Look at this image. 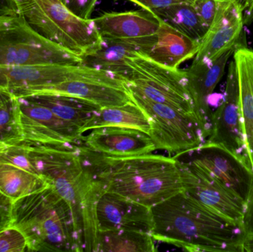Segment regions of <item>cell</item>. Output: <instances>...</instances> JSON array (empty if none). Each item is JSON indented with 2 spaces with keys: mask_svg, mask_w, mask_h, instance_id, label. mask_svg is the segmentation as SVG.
<instances>
[{
  "mask_svg": "<svg viewBox=\"0 0 253 252\" xmlns=\"http://www.w3.org/2000/svg\"><path fill=\"white\" fill-rule=\"evenodd\" d=\"M23 141L17 101L16 98L12 97L0 108V143L11 145Z\"/></svg>",
  "mask_w": 253,
  "mask_h": 252,
  "instance_id": "cell-28",
  "label": "cell"
},
{
  "mask_svg": "<svg viewBox=\"0 0 253 252\" xmlns=\"http://www.w3.org/2000/svg\"><path fill=\"white\" fill-rule=\"evenodd\" d=\"M244 17L236 0H218V10L195 59L214 61L236 47L242 39Z\"/></svg>",
  "mask_w": 253,
  "mask_h": 252,
  "instance_id": "cell-17",
  "label": "cell"
},
{
  "mask_svg": "<svg viewBox=\"0 0 253 252\" xmlns=\"http://www.w3.org/2000/svg\"><path fill=\"white\" fill-rule=\"evenodd\" d=\"M128 64L130 69L126 81L129 91L200 118L189 91L185 70L163 66L141 55Z\"/></svg>",
  "mask_w": 253,
  "mask_h": 252,
  "instance_id": "cell-8",
  "label": "cell"
},
{
  "mask_svg": "<svg viewBox=\"0 0 253 252\" xmlns=\"http://www.w3.org/2000/svg\"><path fill=\"white\" fill-rule=\"evenodd\" d=\"M93 19L102 38L143 41L157 34L161 21L150 10L105 13Z\"/></svg>",
  "mask_w": 253,
  "mask_h": 252,
  "instance_id": "cell-21",
  "label": "cell"
},
{
  "mask_svg": "<svg viewBox=\"0 0 253 252\" xmlns=\"http://www.w3.org/2000/svg\"><path fill=\"white\" fill-rule=\"evenodd\" d=\"M184 193L216 216L242 226L247 203L212 179L202 167L178 158Z\"/></svg>",
  "mask_w": 253,
  "mask_h": 252,
  "instance_id": "cell-10",
  "label": "cell"
},
{
  "mask_svg": "<svg viewBox=\"0 0 253 252\" xmlns=\"http://www.w3.org/2000/svg\"><path fill=\"white\" fill-rule=\"evenodd\" d=\"M150 11L153 12L161 22L197 41L203 39L209 28L202 22L193 4L188 3L173 4Z\"/></svg>",
  "mask_w": 253,
  "mask_h": 252,
  "instance_id": "cell-26",
  "label": "cell"
},
{
  "mask_svg": "<svg viewBox=\"0 0 253 252\" xmlns=\"http://www.w3.org/2000/svg\"><path fill=\"white\" fill-rule=\"evenodd\" d=\"M128 1L137 4L141 8L152 10L153 9L168 7L173 4H182V3L192 4L194 0H128Z\"/></svg>",
  "mask_w": 253,
  "mask_h": 252,
  "instance_id": "cell-33",
  "label": "cell"
},
{
  "mask_svg": "<svg viewBox=\"0 0 253 252\" xmlns=\"http://www.w3.org/2000/svg\"><path fill=\"white\" fill-rule=\"evenodd\" d=\"M16 99L24 142L50 145L81 142L80 127L61 119L47 107L28 97Z\"/></svg>",
  "mask_w": 253,
  "mask_h": 252,
  "instance_id": "cell-12",
  "label": "cell"
},
{
  "mask_svg": "<svg viewBox=\"0 0 253 252\" xmlns=\"http://www.w3.org/2000/svg\"><path fill=\"white\" fill-rule=\"evenodd\" d=\"M237 1L241 4L243 10L245 25L251 24L253 21V0H238Z\"/></svg>",
  "mask_w": 253,
  "mask_h": 252,
  "instance_id": "cell-35",
  "label": "cell"
},
{
  "mask_svg": "<svg viewBox=\"0 0 253 252\" xmlns=\"http://www.w3.org/2000/svg\"><path fill=\"white\" fill-rule=\"evenodd\" d=\"M12 12L0 13V67L81 64L79 55L42 36Z\"/></svg>",
  "mask_w": 253,
  "mask_h": 252,
  "instance_id": "cell-6",
  "label": "cell"
},
{
  "mask_svg": "<svg viewBox=\"0 0 253 252\" xmlns=\"http://www.w3.org/2000/svg\"><path fill=\"white\" fill-rule=\"evenodd\" d=\"M192 4L202 22L209 28L216 15L218 0H194Z\"/></svg>",
  "mask_w": 253,
  "mask_h": 252,
  "instance_id": "cell-30",
  "label": "cell"
},
{
  "mask_svg": "<svg viewBox=\"0 0 253 252\" xmlns=\"http://www.w3.org/2000/svg\"><path fill=\"white\" fill-rule=\"evenodd\" d=\"M69 10L83 19H90V15L94 10L99 0H62Z\"/></svg>",
  "mask_w": 253,
  "mask_h": 252,
  "instance_id": "cell-31",
  "label": "cell"
},
{
  "mask_svg": "<svg viewBox=\"0 0 253 252\" xmlns=\"http://www.w3.org/2000/svg\"><path fill=\"white\" fill-rule=\"evenodd\" d=\"M156 35L143 41L102 38L99 44L80 56V65L110 72L126 81L130 69L129 61L144 55L154 42Z\"/></svg>",
  "mask_w": 253,
  "mask_h": 252,
  "instance_id": "cell-18",
  "label": "cell"
},
{
  "mask_svg": "<svg viewBox=\"0 0 253 252\" xmlns=\"http://www.w3.org/2000/svg\"><path fill=\"white\" fill-rule=\"evenodd\" d=\"M236 47L226 52L214 61L195 59L191 66L185 70L187 86L196 112L205 125L209 128L210 132L212 113L210 105V99L224 75L227 62L234 53Z\"/></svg>",
  "mask_w": 253,
  "mask_h": 252,
  "instance_id": "cell-20",
  "label": "cell"
},
{
  "mask_svg": "<svg viewBox=\"0 0 253 252\" xmlns=\"http://www.w3.org/2000/svg\"><path fill=\"white\" fill-rule=\"evenodd\" d=\"M25 97L47 107L61 119L80 127V132L101 108L83 99L53 93H39Z\"/></svg>",
  "mask_w": 253,
  "mask_h": 252,
  "instance_id": "cell-25",
  "label": "cell"
},
{
  "mask_svg": "<svg viewBox=\"0 0 253 252\" xmlns=\"http://www.w3.org/2000/svg\"><path fill=\"white\" fill-rule=\"evenodd\" d=\"M12 10L42 36L81 56L102 41L93 19L73 13L62 0H10Z\"/></svg>",
  "mask_w": 253,
  "mask_h": 252,
  "instance_id": "cell-5",
  "label": "cell"
},
{
  "mask_svg": "<svg viewBox=\"0 0 253 252\" xmlns=\"http://www.w3.org/2000/svg\"><path fill=\"white\" fill-rule=\"evenodd\" d=\"M10 225L25 235L30 252H84L71 208L50 185L13 203Z\"/></svg>",
  "mask_w": 253,
  "mask_h": 252,
  "instance_id": "cell-4",
  "label": "cell"
},
{
  "mask_svg": "<svg viewBox=\"0 0 253 252\" xmlns=\"http://www.w3.org/2000/svg\"><path fill=\"white\" fill-rule=\"evenodd\" d=\"M154 241L187 252H243V228L192 199L184 192L151 207Z\"/></svg>",
  "mask_w": 253,
  "mask_h": 252,
  "instance_id": "cell-2",
  "label": "cell"
},
{
  "mask_svg": "<svg viewBox=\"0 0 253 252\" xmlns=\"http://www.w3.org/2000/svg\"><path fill=\"white\" fill-rule=\"evenodd\" d=\"M129 93L132 102L150 121L149 136L156 149L177 155L193 150L206 142L210 130L199 117L153 102L138 93Z\"/></svg>",
  "mask_w": 253,
  "mask_h": 252,
  "instance_id": "cell-7",
  "label": "cell"
},
{
  "mask_svg": "<svg viewBox=\"0 0 253 252\" xmlns=\"http://www.w3.org/2000/svg\"><path fill=\"white\" fill-rule=\"evenodd\" d=\"M243 252H253V237H246L243 244Z\"/></svg>",
  "mask_w": 253,
  "mask_h": 252,
  "instance_id": "cell-36",
  "label": "cell"
},
{
  "mask_svg": "<svg viewBox=\"0 0 253 252\" xmlns=\"http://www.w3.org/2000/svg\"><path fill=\"white\" fill-rule=\"evenodd\" d=\"M106 127L135 129L149 135L150 123L142 109L132 101L120 106L100 108L86 123L81 133Z\"/></svg>",
  "mask_w": 253,
  "mask_h": 252,
  "instance_id": "cell-24",
  "label": "cell"
},
{
  "mask_svg": "<svg viewBox=\"0 0 253 252\" xmlns=\"http://www.w3.org/2000/svg\"><path fill=\"white\" fill-rule=\"evenodd\" d=\"M8 146L0 143V155ZM13 202L0 192V228L10 226L11 220V210Z\"/></svg>",
  "mask_w": 253,
  "mask_h": 252,
  "instance_id": "cell-32",
  "label": "cell"
},
{
  "mask_svg": "<svg viewBox=\"0 0 253 252\" xmlns=\"http://www.w3.org/2000/svg\"><path fill=\"white\" fill-rule=\"evenodd\" d=\"M13 96H10L8 93H4V92L0 91V108L4 105L9 99H11Z\"/></svg>",
  "mask_w": 253,
  "mask_h": 252,
  "instance_id": "cell-37",
  "label": "cell"
},
{
  "mask_svg": "<svg viewBox=\"0 0 253 252\" xmlns=\"http://www.w3.org/2000/svg\"><path fill=\"white\" fill-rule=\"evenodd\" d=\"M83 65H21L0 67V91L14 98L32 96L54 84L93 73Z\"/></svg>",
  "mask_w": 253,
  "mask_h": 252,
  "instance_id": "cell-11",
  "label": "cell"
},
{
  "mask_svg": "<svg viewBox=\"0 0 253 252\" xmlns=\"http://www.w3.org/2000/svg\"><path fill=\"white\" fill-rule=\"evenodd\" d=\"M244 42L242 40L238 44L233 55L239 80L246 157L253 171V50Z\"/></svg>",
  "mask_w": 253,
  "mask_h": 252,
  "instance_id": "cell-23",
  "label": "cell"
},
{
  "mask_svg": "<svg viewBox=\"0 0 253 252\" xmlns=\"http://www.w3.org/2000/svg\"><path fill=\"white\" fill-rule=\"evenodd\" d=\"M242 228L246 237H253V196L247 204Z\"/></svg>",
  "mask_w": 253,
  "mask_h": 252,
  "instance_id": "cell-34",
  "label": "cell"
},
{
  "mask_svg": "<svg viewBox=\"0 0 253 252\" xmlns=\"http://www.w3.org/2000/svg\"><path fill=\"white\" fill-rule=\"evenodd\" d=\"M48 185L37 171L26 142L8 145L0 155V192L12 202Z\"/></svg>",
  "mask_w": 253,
  "mask_h": 252,
  "instance_id": "cell-16",
  "label": "cell"
},
{
  "mask_svg": "<svg viewBox=\"0 0 253 252\" xmlns=\"http://www.w3.org/2000/svg\"><path fill=\"white\" fill-rule=\"evenodd\" d=\"M80 143L94 152L110 156H135L156 150L149 135L124 127L93 129L87 136H83Z\"/></svg>",
  "mask_w": 253,
  "mask_h": 252,
  "instance_id": "cell-19",
  "label": "cell"
},
{
  "mask_svg": "<svg viewBox=\"0 0 253 252\" xmlns=\"http://www.w3.org/2000/svg\"><path fill=\"white\" fill-rule=\"evenodd\" d=\"M39 93H53L78 98L101 108L120 106L132 102L126 81L114 74L100 70L89 75L50 86Z\"/></svg>",
  "mask_w": 253,
  "mask_h": 252,
  "instance_id": "cell-14",
  "label": "cell"
},
{
  "mask_svg": "<svg viewBox=\"0 0 253 252\" xmlns=\"http://www.w3.org/2000/svg\"><path fill=\"white\" fill-rule=\"evenodd\" d=\"M80 146L86 169L107 192L151 208L184 191L175 157L151 153L110 156Z\"/></svg>",
  "mask_w": 253,
  "mask_h": 252,
  "instance_id": "cell-1",
  "label": "cell"
},
{
  "mask_svg": "<svg viewBox=\"0 0 253 252\" xmlns=\"http://www.w3.org/2000/svg\"><path fill=\"white\" fill-rule=\"evenodd\" d=\"M93 214L98 233L114 230L151 232V208L118 194L107 192L100 185Z\"/></svg>",
  "mask_w": 253,
  "mask_h": 252,
  "instance_id": "cell-15",
  "label": "cell"
},
{
  "mask_svg": "<svg viewBox=\"0 0 253 252\" xmlns=\"http://www.w3.org/2000/svg\"><path fill=\"white\" fill-rule=\"evenodd\" d=\"M40 176L71 208L84 241L94 237L93 208L98 183L86 169L80 144H37L26 142Z\"/></svg>",
  "mask_w": 253,
  "mask_h": 252,
  "instance_id": "cell-3",
  "label": "cell"
},
{
  "mask_svg": "<svg viewBox=\"0 0 253 252\" xmlns=\"http://www.w3.org/2000/svg\"><path fill=\"white\" fill-rule=\"evenodd\" d=\"M157 251L150 233L134 230L99 232L95 252H153Z\"/></svg>",
  "mask_w": 253,
  "mask_h": 252,
  "instance_id": "cell-27",
  "label": "cell"
},
{
  "mask_svg": "<svg viewBox=\"0 0 253 252\" xmlns=\"http://www.w3.org/2000/svg\"><path fill=\"white\" fill-rule=\"evenodd\" d=\"M206 142L221 145L247 159L239 80L233 59L228 68L224 99L211 115Z\"/></svg>",
  "mask_w": 253,
  "mask_h": 252,
  "instance_id": "cell-13",
  "label": "cell"
},
{
  "mask_svg": "<svg viewBox=\"0 0 253 252\" xmlns=\"http://www.w3.org/2000/svg\"><path fill=\"white\" fill-rule=\"evenodd\" d=\"M30 252L25 235L15 226L0 228V252Z\"/></svg>",
  "mask_w": 253,
  "mask_h": 252,
  "instance_id": "cell-29",
  "label": "cell"
},
{
  "mask_svg": "<svg viewBox=\"0 0 253 252\" xmlns=\"http://www.w3.org/2000/svg\"><path fill=\"white\" fill-rule=\"evenodd\" d=\"M201 41L161 22L154 43L144 56L159 65L175 69L182 62L196 56Z\"/></svg>",
  "mask_w": 253,
  "mask_h": 252,
  "instance_id": "cell-22",
  "label": "cell"
},
{
  "mask_svg": "<svg viewBox=\"0 0 253 252\" xmlns=\"http://www.w3.org/2000/svg\"><path fill=\"white\" fill-rule=\"evenodd\" d=\"M237 1H238V0H237Z\"/></svg>",
  "mask_w": 253,
  "mask_h": 252,
  "instance_id": "cell-38",
  "label": "cell"
},
{
  "mask_svg": "<svg viewBox=\"0 0 253 252\" xmlns=\"http://www.w3.org/2000/svg\"><path fill=\"white\" fill-rule=\"evenodd\" d=\"M188 160L202 167L212 179L248 204L253 196V171L245 157L227 148L205 142L184 153Z\"/></svg>",
  "mask_w": 253,
  "mask_h": 252,
  "instance_id": "cell-9",
  "label": "cell"
}]
</instances>
